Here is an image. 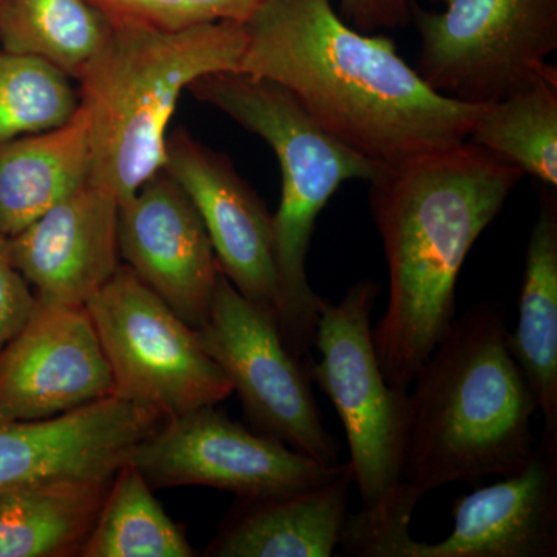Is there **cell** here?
<instances>
[{
    "mask_svg": "<svg viewBox=\"0 0 557 557\" xmlns=\"http://www.w3.org/2000/svg\"><path fill=\"white\" fill-rule=\"evenodd\" d=\"M239 72L289 91L319 126L379 166L467 141L486 104L443 97L386 36L348 25L332 0H267Z\"/></svg>",
    "mask_w": 557,
    "mask_h": 557,
    "instance_id": "1",
    "label": "cell"
},
{
    "mask_svg": "<svg viewBox=\"0 0 557 557\" xmlns=\"http://www.w3.org/2000/svg\"><path fill=\"white\" fill-rule=\"evenodd\" d=\"M523 175L467 139L383 166L370 180V211L391 285L372 335L388 386L408 391L448 332L461 267Z\"/></svg>",
    "mask_w": 557,
    "mask_h": 557,
    "instance_id": "2",
    "label": "cell"
},
{
    "mask_svg": "<svg viewBox=\"0 0 557 557\" xmlns=\"http://www.w3.org/2000/svg\"><path fill=\"white\" fill-rule=\"evenodd\" d=\"M500 302L454 319L413 376L401 482L421 497L525 467L536 450V399L508 343Z\"/></svg>",
    "mask_w": 557,
    "mask_h": 557,
    "instance_id": "3",
    "label": "cell"
},
{
    "mask_svg": "<svg viewBox=\"0 0 557 557\" xmlns=\"http://www.w3.org/2000/svg\"><path fill=\"white\" fill-rule=\"evenodd\" d=\"M247 25L218 22L164 32L110 24L79 84L89 119L90 175L120 203L166 161L168 127L183 91L209 73L239 72Z\"/></svg>",
    "mask_w": 557,
    "mask_h": 557,
    "instance_id": "4",
    "label": "cell"
},
{
    "mask_svg": "<svg viewBox=\"0 0 557 557\" xmlns=\"http://www.w3.org/2000/svg\"><path fill=\"white\" fill-rule=\"evenodd\" d=\"M197 100L219 109L259 135L277 157L281 205L273 215L274 263L278 282L277 327L288 350L309 361L322 298L307 276V256L317 220L348 180L370 182L381 168L311 119L284 87L244 72L201 76L189 89Z\"/></svg>",
    "mask_w": 557,
    "mask_h": 557,
    "instance_id": "5",
    "label": "cell"
},
{
    "mask_svg": "<svg viewBox=\"0 0 557 557\" xmlns=\"http://www.w3.org/2000/svg\"><path fill=\"white\" fill-rule=\"evenodd\" d=\"M435 13L413 7L420 33L417 73L432 90L493 104L556 75L557 0H440Z\"/></svg>",
    "mask_w": 557,
    "mask_h": 557,
    "instance_id": "6",
    "label": "cell"
},
{
    "mask_svg": "<svg viewBox=\"0 0 557 557\" xmlns=\"http://www.w3.org/2000/svg\"><path fill=\"white\" fill-rule=\"evenodd\" d=\"M113 379V395L164 418L218 406L233 386L189 327L127 265L86 304Z\"/></svg>",
    "mask_w": 557,
    "mask_h": 557,
    "instance_id": "7",
    "label": "cell"
},
{
    "mask_svg": "<svg viewBox=\"0 0 557 557\" xmlns=\"http://www.w3.org/2000/svg\"><path fill=\"white\" fill-rule=\"evenodd\" d=\"M380 285L359 281L339 302L322 300L310 358L311 380L335 406L346 429L351 478L362 508L372 507L401 479L409 392L388 386L373 344Z\"/></svg>",
    "mask_w": 557,
    "mask_h": 557,
    "instance_id": "8",
    "label": "cell"
},
{
    "mask_svg": "<svg viewBox=\"0 0 557 557\" xmlns=\"http://www.w3.org/2000/svg\"><path fill=\"white\" fill-rule=\"evenodd\" d=\"M197 335L239 395L256 432L319 463H339V442L325 431L311 392L310 359L296 358L282 339L276 317L249 302L223 273Z\"/></svg>",
    "mask_w": 557,
    "mask_h": 557,
    "instance_id": "9",
    "label": "cell"
},
{
    "mask_svg": "<svg viewBox=\"0 0 557 557\" xmlns=\"http://www.w3.org/2000/svg\"><path fill=\"white\" fill-rule=\"evenodd\" d=\"M127 461L152 490L209 486L239 498L307 490L335 478L346 467L319 463L278 440L248 431L215 406L166 418L135 446Z\"/></svg>",
    "mask_w": 557,
    "mask_h": 557,
    "instance_id": "10",
    "label": "cell"
},
{
    "mask_svg": "<svg viewBox=\"0 0 557 557\" xmlns=\"http://www.w3.org/2000/svg\"><path fill=\"white\" fill-rule=\"evenodd\" d=\"M110 395L112 372L86 306L36 298L0 348V421L46 420Z\"/></svg>",
    "mask_w": 557,
    "mask_h": 557,
    "instance_id": "11",
    "label": "cell"
},
{
    "mask_svg": "<svg viewBox=\"0 0 557 557\" xmlns=\"http://www.w3.org/2000/svg\"><path fill=\"white\" fill-rule=\"evenodd\" d=\"M120 256L189 327L207 322L220 274L199 211L164 171L120 203Z\"/></svg>",
    "mask_w": 557,
    "mask_h": 557,
    "instance_id": "12",
    "label": "cell"
},
{
    "mask_svg": "<svg viewBox=\"0 0 557 557\" xmlns=\"http://www.w3.org/2000/svg\"><path fill=\"white\" fill-rule=\"evenodd\" d=\"M163 171L185 190L203 220L220 269L249 302L277 319L273 215L228 157L180 129L168 135Z\"/></svg>",
    "mask_w": 557,
    "mask_h": 557,
    "instance_id": "13",
    "label": "cell"
},
{
    "mask_svg": "<svg viewBox=\"0 0 557 557\" xmlns=\"http://www.w3.org/2000/svg\"><path fill=\"white\" fill-rule=\"evenodd\" d=\"M164 420L110 395L46 420L0 421V491L115 474Z\"/></svg>",
    "mask_w": 557,
    "mask_h": 557,
    "instance_id": "14",
    "label": "cell"
},
{
    "mask_svg": "<svg viewBox=\"0 0 557 557\" xmlns=\"http://www.w3.org/2000/svg\"><path fill=\"white\" fill-rule=\"evenodd\" d=\"M120 201L87 182L9 237V255L36 298L86 306L120 269Z\"/></svg>",
    "mask_w": 557,
    "mask_h": 557,
    "instance_id": "15",
    "label": "cell"
},
{
    "mask_svg": "<svg viewBox=\"0 0 557 557\" xmlns=\"http://www.w3.org/2000/svg\"><path fill=\"white\" fill-rule=\"evenodd\" d=\"M453 515V534L418 542L416 557L557 556V450L539 443L525 467L458 497Z\"/></svg>",
    "mask_w": 557,
    "mask_h": 557,
    "instance_id": "16",
    "label": "cell"
},
{
    "mask_svg": "<svg viewBox=\"0 0 557 557\" xmlns=\"http://www.w3.org/2000/svg\"><path fill=\"white\" fill-rule=\"evenodd\" d=\"M354 483L350 465L321 485L239 498L207 548L214 557H330L338 549Z\"/></svg>",
    "mask_w": 557,
    "mask_h": 557,
    "instance_id": "17",
    "label": "cell"
},
{
    "mask_svg": "<svg viewBox=\"0 0 557 557\" xmlns=\"http://www.w3.org/2000/svg\"><path fill=\"white\" fill-rule=\"evenodd\" d=\"M89 119L83 106L54 129L0 146V231L21 233L90 175Z\"/></svg>",
    "mask_w": 557,
    "mask_h": 557,
    "instance_id": "18",
    "label": "cell"
},
{
    "mask_svg": "<svg viewBox=\"0 0 557 557\" xmlns=\"http://www.w3.org/2000/svg\"><path fill=\"white\" fill-rule=\"evenodd\" d=\"M509 348L544 417L542 445L557 450V207L542 203L525 252L519 322Z\"/></svg>",
    "mask_w": 557,
    "mask_h": 557,
    "instance_id": "19",
    "label": "cell"
},
{
    "mask_svg": "<svg viewBox=\"0 0 557 557\" xmlns=\"http://www.w3.org/2000/svg\"><path fill=\"white\" fill-rule=\"evenodd\" d=\"M115 474L0 491V557L79 556Z\"/></svg>",
    "mask_w": 557,
    "mask_h": 557,
    "instance_id": "20",
    "label": "cell"
},
{
    "mask_svg": "<svg viewBox=\"0 0 557 557\" xmlns=\"http://www.w3.org/2000/svg\"><path fill=\"white\" fill-rule=\"evenodd\" d=\"M89 0H0V50L49 62L79 81L109 38Z\"/></svg>",
    "mask_w": 557,
    "mask_h": 557,
    "instance_id": "21",
    "label": "cell"
},
{
    "mask_svg": "<svg viewBox=\"0 0 557 557\" xmlns=\"http://www.w3.org/2000/svg\"><path fill=\"white\" fill-rule=\"evenodd\" d=\"M468 141L557 186V73L486 104Z\"/></svg>",
    "mask_w": 557,
    "mask_h": 557,
    "instance_id": "22",
    "label": "cell"
},
{
    "mask_svg": "<svg viewBox=\"0 0 557 557\" xmlns=\"http://www.w3.org/2000/svg\"><path fill=\"white\" fill-rule=\"evenodd\" d=\"M152 487L126 461L115 472L81 557H194L185 531L164 512Z\"/></svg>",
    "mask_w": 557,
    "mask_h": 557,
    "instance_id": "23",
    "label": "cell"
},
{
    "mask_svg": "<svg viewBox=\"0 0 557 557\" xmlns=\"http://www.w3.org/2000/svg\"><path fill=\"white\" fill-rule=\"evenodd\" d=\"M79 102V90L61 70L0 50V146L62 126Z\"/></svg>",
    "mask_w": 557,
    "mask_h": 557,
    "instance_id": "24",
    "label": "cell"
},
{
    "mask_svg": "<svg viewBox=\"0 0 557 557\" xmlns=\"http://www.w3.org/2000/svg\"><path fill=\"white\" fill-rule=\"evenodd\" d=\"M420 494L399 482L372 507L344 520L339 552L359 557H416L418 542L410 537L409 525Z\"/></svg>",
    "mask_w": 557,
    "mask_h": 557,
    "instance_id": "25",
    "label": "cell"
},
{
    "mask_svg": "<svg viewBox=\"0 0 557 557\" xmlns=\"http://www.w3.org/2000/svg\"><path fill=\"white\" fill-rule=\"evenodd\" d=\"M110 24L186 30L218 22L248 24L267 0H89Z\"/></svg>",
    "mask_w": 557,
    "mask_h": 557,
    "instance_id": "26",
    "label": "cell"
},
{
    "mask_svg": "<svg viewBox=\"0 0 557 557\" xmlns=\"http://www.w3.org/2000/svg\"><path fill=\"white\" fill-rule=\"evenodd\" d=\"M35 302L30 285L11 262L9 237L0 231V348L24 327Z\"/></svg>",
    "mask_w": 557,
    "mask_h": 557,
    "instance_id": "27",
    "label": "cell"
},
{
    "mask_svg": "<svg viewBox=\"0 0 557 557\" xmlns=\"http://www.w3.org/2000/svg\"><path fill=\"white\" fill-rule=\"evenodd\" d=\"M341 17L358 32L406 27L412 22L417 0H339Z\"/></svg>",
    "mask_w": 557,
    "mask_h": 557,
    "instance_id": "28",
    "label": "cell"
}]
</instances>
